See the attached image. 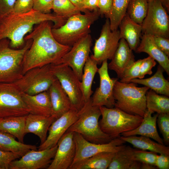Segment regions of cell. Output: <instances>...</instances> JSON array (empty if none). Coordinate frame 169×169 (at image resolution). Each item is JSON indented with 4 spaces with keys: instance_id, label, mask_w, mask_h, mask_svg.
<instances>
[{
    "instance_id": "obj_53",
    "label": "cell",
    "mask_w": 169,
    "mask_h": 169,
    "mask_svg": "<svg viewBox=\"0 0 169 169\" xmlns=\"http://www.w3.org/2000/svg\"><path fill=\"white\" fill-rule=\"evenodd\" d=\"M0 18H1V16H0Z\"/></svg>"
},
{
    "instance_id": "obj_33",
    "label": "cell",
    "mask_w": 169,
    "mask_h": 169,
    "mask_svg": "<svg viewBox=\"0 0 169 169\" xmlns=\"http://www.w3.org/2000/svg\"><path fill=\"white\" fill-rule=\"evenodd\" d=\"M147 110L158 114H169V98L163 95H159L152 90H148L146 93Z\"/></svg>"
},
{
    "instance_id": "obj_45",
    "label": "cell",
    "mask_w": 169,
    "mask_h": 169,
    "mask_svg": "<svg viewBox=\"0 0 169 169\" xmlns=\"http://www.w3.org/2000/svg\"><path fill=\"white\" fill-rule=\"evenodd\" d=\"M155 43L158 48L169 57V38L160 36H153Z\"/></svg>"
},
{
    "instance_id": "obj_44",
    "label": "cell",
    "mask_w": 169,
    "mask_h": 169,
    "mask_svg": "<svg viewBox=\"0 0 169 169\" xmlns=\"http://www.w3.org/2000/svg\"><path fill=\"white\" fill-rule=\"evenodd\" d=\"M113 0H99L98 8L100 14L104 15L107 18L110 16L113 6Z\"/></svg>"
},
{
    "instance_id": "obj_49",
    "label": "cell",
    "mask_w": 169,
    "mask_h": 169,
    "mask_svg": "<svg viewBox=\"0 0 169 169\" xmlns=\"http://www.w3.org/2000/svg\"><path fill=\"white\" fill-rule=\"evenodd\" d=\"M69 0L81 12L86 13L90 11L84 8L83 4V0Z\"/></svg>"
},
{
    "instance_id": "obj_8",
    "label": "cell",
    "mask_w": 169,
    "mask_h": 169,
    "mask_svg": "<svg viewBox=\"0 0 169 169\" xmlns=\"http://www.w3.org/2000/svg\"><path fill=\"white\" fill-rule=\"evenodd\" d=\"M57 79L49 64L28 70L13 83L22 93L34 95L48 90Z\"/></svg>"
},
{
    "instance_id": "obj_46",
    "label": "cell",
    "mask_w": 169,
    "mask_h": 169,
    "mask_svg": "<svg viewBox=\"0 0 169 169\" xmlns=\"http://www.w3.org/2000/svg\"><path fill=\"white\" fill-rule=\"evenodd\" d=\"M16 0H0V15L2 17L13 12Z\"/></svg>"
},
{
    "instance_id": "obj_16",
    "label": "cell",
    "mask_w": 169,
    "mask_h": 169,
    "mask_svg": "<svg viewBox=\"0 0 169 169\" xmlns=\"http://www.w3.org/2000/svg\"><path fill=\"white\" fill-rule=\"evenodd\" d=\"M57 144L53 147L41 150H30L18 160L9 164V169H39L47 168L56 154Z\"/></svg>"
},
{
    "instance_id": "obj_12",
    "label": "cell",
    "mask_w": 169,
    "mask_h": 169,
    "mask_svg": "<svg viewBox=\"0 0 169 169\" xmlns=\"http://www.w3.org/2000/svg\"><path fill=\"white\" fill-rule=\"evenodd\" d=\"M120 39L118 29L112 31L110 28V20L107 18L103 25L99 38L96 40L93 47V54L90 57L98 64L112 58Z\"/></svg>"
},
{
    "instance_id": "obj_14",
    "label": "cell",
    "mask_w": 169,
    "mask_h": 169,
    "mask_svg": "<svg viewBox=\"0 0 169 169\" xmlns=\"http://www.w3.org/2000/svg\"><path fill=\"white\" fill-rule=\"evenodd\" d=\"M91 45L92 38L89 34L75 42L57 64L69 66L81 81L83 68L90 57Z\"/></svg>"
},
{
    "instance_id": "obj_37",
    "label": "cell",
    "mask_w": 169,
    "mask_h": 169,
    "mask_svg": "<svg viewBox=\"0 0 169 169\" xmlns=\"http://www.w3.org/2000/svg\"><path fill=\"white\" fill-rule=\"evenodd\" d=\"M160 132L166 145L169 143V114H158L157 121Z\"/></svg>"
},
{
    "instance_id": "obj_42",
    "label": "cell",
    "mask_w": 169,
    "mask_h": 169,
    "mask_svg": "<svg viewBox=\"0 0 169 169\" xmlns=\"http://www.w3.org/2000/svg\"><path fill=\"white\" fill-rule=\"evenodd\" d=\"M54 0H33V9L44 14L50 13Z\"/></svg>"
},
{
    "instance_id": "obj_36",
    "label": "cell",
    "mask_w": 169,
    "mask_h": 169,
    "mask_svg": "<svg viewBox=\"0 0 169 169\" xmlns=\"http://www.w3.org/2000/svg\"><path fill=\"white\" fill-rule=\"evenodd\" d=\"M52 10L56 15L67 20L73 15L81 13L69 0H54Z\"/></svg>"
},
{
    "instance_id": "obj_47",
    "label": "cell",
    "mask_w": 169,
    "mask_h": 169,
    "mask_svg": "<svg viewBox=\"0 0 169 169\" xmlns=\"http://www.w3.org/2000/svg\"><path fill=\"white\" fill-rule=\"evenodd\" d=\"M155 166L160 169H169V155L160 154L156 158Z\"/></svg>"
},
{
    "instance_id": "obj_24",
    "label": "cell",
    "mask_w": 169,
    "mask_h": 169,
    "mask_svg": "<svg viewBox=\"0 0 169 169\" xmlns=\"http://www.w3.org/2000/svg\"><path fill=\"white\" fill-rule=\"evenodd\" d=\"M141 40L135 52H144L159 63L167 74H169V59L157 46L153 36L149 34H143Z\"/></svg>"
},
{
    "instance_id": "obj_11",
    "label": "cell",
    "mask_w": 169,
    "mask_h": 169,
    "mask_svg": "<svg viewBox=\"0 0 169 169\" xmlns=\"http://www.w3.org/2000/svg\"><path fill=\"white\" fill-rule=\"evenodd\" d=\"M22 94L14 83H0V119L29 114Z\"/></svg>"
},
{
    "instance_id": "obj_15",
    "label": "cell",
    "mask_w": 169,
    "mask_h": 169,
    "mask_svg": "<svg viewBox=\"0 0 169 169\" xmlns=\"http://www.w3.org/2000/svg\"><path fill=\"white\" fill-rule=\"evenodd\" d=\"M107 60L103 61L97 72L99 75L100 84L94 93L91 98L93 106L108 108L115 106V100L113 94L115 84L118 78H111L108 71Z\"/></svg>"
},
{
    "instance_id": "obj_25",
    "label": "cell",
    "mask_w": 169,
    "mask_h": 169,
    "mask_svg": "<svg viewBox=\"0 0 169 169\" xmlns=\"http://www.w3.org/2000/svg\"><path fill=\"white\" fill-rule=\"evenodd\" d=\"M119 28L120 39L123 38L130 48L135 51L140 43L142 33L141 25L132 20L126 13L120 22Z\"/></svg>"
},
{
    "instance_id": "obj_4",
    "label": "cell",
    "mask_w": 169,
    "mask_h": 169,
    "mask_svg": "<svg viewBox=\"0 0 169 169\" xmlns=\"http://www.w3.org/2000/svg\"><path fill=\"white\" fill-rule=\"evenodd\" d=\"M136 84L117 81L113 88L114 107L130 114L143 117L146 110V93L150 88Z\"/></svg>"
},
{
    "instance_id": "obj_43",
    "label": "cell",
    "mask_w": 169,
    "mask_h": 169,
    "mask_svg": "<svg viewBox=\"0 0 169 169\" xmlns=\"http://www.w3.org/2000/svg\"><path fill=\"white\" fill-rule=\"evenodd\" d=\"M33 0H16L13 12L16 13L28 12L33 9Z\"/></svg>"
},
{
    "instance_id": "obj_31",
    "label": "cell",
    "mask_w": 169,
    "mask_h": 169,
    "mask_svg": "<svg viewBox=\"0 0 169 169\" xmlns=\"http://www.w3.org/2000/svg\"><path fill=\"white\" fill-rule=\"evenodd\" d=\"M14 137L9 133L0 131V150L18 154L21 157L30 150H37L36 146L21 142L16 141Z\"/></svg>"
},
{
    "instance_id": "obj_29",
    "label": "cell",
    "mask_w": 169,
    "mask_h": 169,
    "mask_svg": "<svg viewBox=\"0 0 169 169\" xmlns=\"http://www.w3.org/2000/svg\"><path fill=\"white\" fill-rule=\"evenodd\" d=\"M115 152H103L73 164L69 169H106Z\"/></svg>"
},
{
    "instance_id": "obj_13",
    "label": "cell",
    "mask_w": 169,
    "mask_h": 169,
    "mask_svg": "<svg viewBox=\"0 0 169 169\" xmlns=\"http://www.w3.org/2000/svg\"><path fill=\"white\" fill-rule=\"evenodd\" d=\"M74 140L76 154L72 164L99 153L116 152L125 146L124 144L126 142L120 137L112 139L108 143H95L87 141L76 132H74Z\"/></svg>"
},
{
    "instance_id": "obj_19",
    "label": "cell",
    "mask_w": 169,
    "mask_h": 169,
    "mask_svg": "<svg viewBox=\"0 0 169 169\" xmlns=\"http://www.w3.org/2000/svg\"><path fill=\"white\" fill-rule=\"evenodd\" d=\"M132 51L125 40L120 38L111 61L108 65V68L115 71L118 78L121 79L135 61Z\"/></svg>"
},
{
    "instance_id": "obj_34",
    "label": "cell",
    "mask_w": 169,
    "mask_h": 169,
    "mask_svg": "<svg viewBox=\"0 0 169 169\" xmlns=\"http://www.w3.org/2000/svg\"><path fill=\"white\" fill-rule=\"evenodd\" d=\"M149 0H131L126 13L136 23L141 25L147 15Z\"/></svg>"
},
{
    "instance_id": "obj_51",
    "label": "cell",
    "mask_w": 169,
    "mask_h": 169,
    "mask_svg": "<svg viewBox=\"0 0 169 169\" xmlns=\"http://www.w3.org/2000/svg\"><path fill=\"white\" fill-rule=\"evenodd\" d=\"M141 169H156L155 166L149 164L141 163Z\"/></svg>"
},
{
    "instance_id": "obj_39",
    "label": "cell",
    "mask_w": 169,
    "mask_h": 169,
    "mask_svg": "<svg viewBox=\"0 0 169 169\" xmlns=\"http://www.w3.org/2000/svg\"><path fill=\"white\" fill-rule=\"evenodd\" d=\"M143 60L139 59L135 61L125 72L120 81L128 83L131 79L138 78L140 73L141 65Z\"/></svg>"
},
{
    "instance_id": "obj_23",
    "label": "cell",
    "mask_w": 169,
    "mask_h": 169,
    "mask_svg": "<svg viewBox=\"0 0 169 169\" xmlns=\"http://www.w3.org/2000/svg\"><path fill=\"white\" fill-rule=\"evenodd\" d=\"M56 120L52 115L45 116L29 113L26 115V133H32L40 139L43 143L47 136V132L52 123Z\"/></svg>"
},
{
    "instance_id": "obj_52",
    "label": "cell",
    "mask_w": 169,
    "mask_h": 169,
    "mask_svg": "<svg viewBox=\"0 0 169 169\" xmlns=\"http://www.w3.org/2000/svg\"><path fill=\"white\" fill-rule=\"evenodd\" d=\"M0 169H2V168L0 166Z\"/></svg>"
},
{
    "instance_id": "obj_20",
    "label": "cell",
    "mask_w": 169,
    "mask_h": 169,
    "mask_svg": "<svg viewBox=\"0 0 169 169\" xmlns=\"http://www.w3.org/2000/svg\"><path fill=\"white\" fill-rule=\"evenodd\" d=\"M22 96L29 113L45 116L52 115V105L48 90L34 95L22 93Z\"/></svg>"
},
{
    "instance_id": "obj_1",
    "label": "cell",
    "mask_w": 169,
    "mask_h": 169,
    "mask_svg": "<svg viewBox=\"0 0 169 169\" xmlns=\"http://www.w3.org/2000/svg\"><path fill=\"white\" fill-rule=\"evenodd\" d=\"M49 22L38 24L24 37L25 41L31 39L32 42L23 59V74L33 68L58 63L71 49V47L62 44L56 40Z\"/></svg>"
},
{
    "instance_id": "obj_27",
    "label": "cell",
    "mask_w": 169,
    "mask_h": 169,
    "mask_svg": "<svg viewBox=\"0 0 169 169\" xmlns=\"http://www.w3.org/2000/svg\"><path fill=\"white\" fill-rule=\"evenodd\" d=\"M163 68L159 65L156 73L146 79L135 78L129 82L140 84L149 87L157 94L169 96V82L164 78Z\"/></svg>"
},
{
    "instance_id": "obj_3",
    "label": "cell",
    "mask_w": 169,
    "mask_h": 169,
    "mask_svg": "<svg viewBox=\"0 0 169 169\" xmlns=\"http://www.w3.org/2000/svg\"><path fill=\"white\" fill-rule=\"evenodd\" d=\"M100 15L98 8L84 14L74 15L60 27L52 28V33L59 43L72 47L79 39L90 34L91 25Z\"/></svg>"
},
{
    "instance_id": "obj_30",
    "label": "cell",
    "mask_w": 169,
    "mask_h": 169,
    "mask_svg": "<svg viewBox=\"0 0 169 169\" xmlns=\"http://www.w3.org/2000/svg\"><path fill=\"white\" fill-rule=\"evenodd\" d=\"M120 137L125 142L131 144L134 147L140 150L169 155L168 146L156 143L151 140L149 137L141 136H138L137 135L127 137L120 136Z\"/></svg>"
},
{
    "instance_id": "obj_18",
    "label": "cell",
    "mask_w": 169,
    "mask_h": 169,
    "mask_svg": "<svg viewBox=\"0 0 169 169\" xmlns=\"http://www.w3.org/2000/svg\"><path fill=\"white\" fill-rule=\"evenodd\" d=\"M74 132L67 131L59 141L55 155L48 169H68L73 163L76 147Z\"/></svg>"
},
{
    "instance_id": "obj_17",
    "label": "cell",
    "mask_w": 169,
    "mask_h": 169,
    "mask_svg": "<svg viewBox=\"0 0 169 169\" xmlns=\"http://www.w3.org/2000/svg\"><path fill=\"white\" fill-rule=\"evenodd\" d=\"M80 110L71 108L67 112L55 120L50 126L45 141L38 147L41 150L54 147L71 126L77 120Z\"/></svg>"
},
{
    "instance_id": "obj_9",
    "label": "cell",
    "mask_w": 169,
    "mask_h": 169,
    "mask_svg": "<svg viewBox=\"0 0 169 169\" xmlns=\"http://www.w3.org/2000/svg\"><path fill=\"white\" fill-rule=\"evenodd\" d=\"M51 70L68 95L72 107L79 111L85 102L81 81L68 65L62 64H51Z\"/></svg>"
},
{
    "instance_id": "obj_32",
    "label": "cell",
    "mask_w": 169,
    "mask_h": 169,
    "mask_svg": "<svg viewBox=\"0 0 169 169\" xmlns=\"http://www.w3.org/2000/svg\"><path fill=\"white\" fill-rule=\"evenodd\" d=\"M97 65V62L90 56L83 68L81 83L85 103L90 99L93 93L92 86L95 76L98 70Z\"/></svg>"
},
{
    "instance_id": "obj_7",
    "label": "cell",
    "mask_w": 169,
    "mask_h": 169,
    "mask_svg": "<svg viewBox=\"0 0 169 169\" xmlns=\"http://www.w3.org/2000/svg\"><path fill=\"white\" fill-rule=\"evenodd\" d=\"M102 117L99 121L101 130L112 139L120 137L124 132L136 129L142 122L143 117L127 113L114 107H100Z\"/></svg>"
},
{
    "instance_id": "obj_5",
    "label": "cell",
    "mask_w": 169,
    "mask_h": 169,
    "mask_svg": "<svg viewBox=\"0 0 169 169\" xmlns=\"http://www.w3.org/2000/svg\"><path fill=\"white\" fill-rule=\"evenodd\" d=\"M80 111L78 118L67 131L77 133L87 141L95 143H106L113 139L101 130L99 124L101 116L100 107L92 105L91 98Z\"/></svg>"
},
{
    "instance_id": "obj_26",
    "label": "cell",
    "mask_w": 169,
    "mask_h": 169,
    "mask_svg": "<svg viewBox=\"0 0 169 169\" xmlns=\"http://www.w3.org/2000/svg\"><path fill=\"white\" fill-rule=\"evenodd\" d=\"M135 149L129 146H125L115 152L108 169H141V163L135 158Z\"/></svg>"
},
{
    "instance_id": "obj_10",
    "label": "cell",
    "mask_w": 169,
    "mask_h": 169,
    "mask_svg": "<svg viewBox=\"0 0 169 169\" xmlns=\"http://www.w3.org/2000/svg\"><path fill=\"white\" fill-rule=\"evenodd\" d=\"M167 14L159 0H149L147 13L141 24L142 33L153 36L169 38V18Z\"/></svg>"
},
{
    "instance_id": "obj_22",
    "label": "cell",
    "mask_w": 169,
    "mask_h": 169,
    "mask_svg": "<svg viewBox=\"0 0 169 169\" xmlns=\"http://www.w3.org/2000/svg\"><path fill=\"white\" fill-rule=\"evenodd\" d=\"M153 113L151 111L147 109L140 125L133 130L122 133L121 136L140 135L151 138L158 143L164 144L163 139L160 136L156 128L158 114L152 116Z\"/></svg>"
},
{
    "instance_id": "obj_48",
    "label": "cell",
    "mask_w": 169,
    "mask_h": 169,
    "mask_svg": "<svg viewBox=\"0 0 169 169\" xmlns=\"http://www.w3.org/2000/svg\"><path fill=\"white\" fill-rule=\"evenodd\" d=\"M99 0H83V4L85 9L92 11L98 8Z\"/></svg>"
},
{
    "instance_id": "obj_35",
    "label": "cell",
    "mask_w": 169,
    "mask_h": 169,
    "mask_svg": "<svg viewBox=\"0 0 169 169\" xmlns=\"http://www.w3.org/2000/svg\"><path fill=\"white\" fill-rule=\"evenodd\" d=\"M131 0H113L111 12L109 18L111 30L118 29L123 18L126 14Z\"/></svg>"
},
{
    "instance_id": "obj_28",
    "label": "cell",
    "mask_w": 169,
    "mask_h": 169,
    "mask_svg": "<svg viewBox=\"0 0 169 169\" xmlns=\"http://www.w3.org/2000/svg\"><path fill=\"white\" fill-rule=\"evenodd\" d=\"M26 115L0 119V131L9 133L23 143L25 132Z\"/></svg>"
},
{
    "instance_id": "obj_38",
    "label": "cell",
    "mask_w": 169,
    "mask_h": 169,
    "mask_svg": "<svg viewBox=\"0 0 169 169\" xmlns=\"http://www.w3.org/2000/svg\"><path fill=\"white\" fill-rule=\"evenodd\" d=\"M158 155L152 151L135 149L134 156L135 160L141 163L150 164L155 166Z\"/></svg>"
},
{
    "instance_id": "obj_50",
    "label": "cell",
    "mask_w": 169,
    "mask_h": 169,
    "mask_svg": "<svg viewBox=\"0 0 169 169\" xmlns=\"http://www.w3.org/2000/svg\"><path fill=\"white\" fill-rule=\"evenodd\" d=\"M167 13L169 12V0H159Z\"/></svg>"
},
{
    "instance_id": "obj_6",
    "label": "cell",
    "mask_w": 169,
    "mask_h": 169,
    "mask_svg": "<svg viewBox=\"0 0 169 169\" xmlns=\"http://www.w3.org/2000/svg\"><path fill=\"white\" fill-rule=\"evenodd\" d=\"M26 41L23 47L16 49L10 46L8 39L0 40V83H14L23 76V59L32 42Z\"/></svg>"
},
{
    "instance_id": "obj_41",
    "label": "cell",
    "mask_w": 169,
    "mask_h": 169,
    "mask_svg": "<svg viewBox=\"0 0 169 169\" xmlns=\"http://www.w3.org/2000/svg\"><path fill=\"white\" fill-rule=\"evenodd\" d=\"M21 157L18 154L0 150V166L2 169H8L11 161Z\"/></svg>"
},
{
    "instance_id": "obj_2",
    "label": "cell",
    "mask_w": 169,
    "mask_h": 169,
    "mask_svg": "<svg viewBox=\"0 0 169 169\" xmlns=\"http://www.w3.org/2000/svg\"><path fill=\"white\" fill-rule=\"evenodd\" d=\"M67 19L55 14H44L33 9L26 13L13 12L1 17L0 40L8 38L10 46L18 48L23 45L26 35L31 32L34 25L45 21L54 23L53 28L63 25Z\"/></svg>"
},
{
    "instance_id": "obj_40",
    "label": "cell",
    "mask_w": 169,
    "mask_h": 169,
    "mask_svg": "<svg viewBox=\"0 0 169 169\" xmlns=\"http://www.w3.org/2000/svg\"><path fill=\"white\" fill-rule=\"evenodd\" d=\"M143 59L138 78L140 79H143L146 74H151L152 73V69L156 64L155 60L150 56Z\"/></svg>"
},
{
    "instance_id": "obj_21",
    "label": "cell",
    "mask_w": 169,
    "mask_h": 169,
    "mask_svg": "<svg viewBox=\"0 0 169 169\" xmlns=\"http://www.w3.org/2000/svg\"><path fill=\"white\" fill-rule=\"evenodd\" d=\"M48 91L52 105V115L56 119L71 109V103L57 79L54 82Z\"/></svg>"
}]
</instances>
